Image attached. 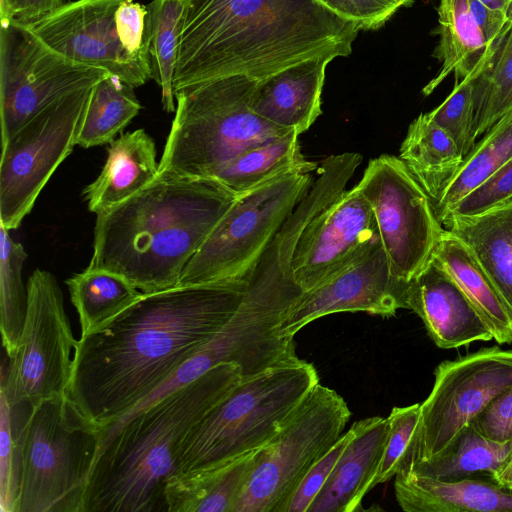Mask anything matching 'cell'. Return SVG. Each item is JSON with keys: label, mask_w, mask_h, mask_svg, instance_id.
<instances>
[{"label": "cell", "mask_w": 512, "mask_h": 512, "mask_svg": "<svg viewBox=\"0 0 512 512\" xmlns=\"http://www.w3.org/2000/svg\"><path fill=\"white\" fill-rule=\"evenodd\" d=\"M246 285H176L142 293L107 323L81 334L66 394L105 430L223 328Z\"/></svg>", "instance_id": "obj_1"}, {"label": "cell", "mask_w": 512, "mask_h": 512, "mask_svg": "<svg viewBox=\"0 0 512 512\" xmlns=\"http://www.w3.org/2000/svg\"><path fill=\"white\" fill-rule=\"evenodd\" d=\"M359 31L318 0H183L174 94L230 76L263 80L324 55L346 57Z\"/></svg>", "instance_id": "obj_2"}, {"label": "cell", "mask_w": 512, "mask_h": 512, "mask_svg": "<svg viewBox=\"0 0 512 512\" xmlns=\"http://www.w3.org/2000/svg\"><path fill=\"white\" fill-rule=\"evenodd\" d=\"M236 198L212 177L158 173L135 195L96 213L88 268L123 276L142 293L174 287Z\"/></svg>", "instance_id": "obj_3"}, {"label": "cell", "mask_w": 512, "mask_h": 512, "mask_svg": "<svg viewBox=\"0 0 512 512\" xmlns=\"http://www.w3.org/2000/svg\"><path fill=\"white\" fill-rule=\"evenodd\" d=\"M243 380L222 362L131 417L99 446L85 512H167L164 490L187 434Z\"/></svg>", "instance_id": "obj_4"}, {"label": "cell", "mask_w": 512, "mask_h": 512, "mask_svg": "<svg viewBox=\"0 0 512 512\" xmlns=\"http://www.w3.org/2000/svg\"><path fill=\"white\" fill-rule=\"evenodd\" d=\"M15 442L18 494L13 512H85L101 432L67 394L28 407Z\"/></svg>", "instance_id": "obj_5"}, {"label": "cell", "mask_w": 512, "mask_h": 512, "mask_svg": "<svg viewBox=\"0 0 512 512\" xmlns=\"http://www.w3.org/2000/svg\"><path fill=\"white\" fill-rule=\"evenodd\" d=\"M257 82L230 76L176 93L175 116L158 173L206 177L239 153L292 132L253 112Z\"/></svg>", "instance_id": "obj_6"}, {"label": "cell", "mask_w": 512, "mask_h": 512, "mask_svg": "<svg viewBox=\"0 0 512 512\" xmlns=\"http://www.w3.org/2000/svg\"><path fill=\"white\" fill-rule=\"evenodd\" d=\"M318 383L316 368L298 357L243 379L184 438L174 474L261 448Z\"/></svg>", "instance_id": "obj_7"}, {"label": "cell", "mask_w": 512, "mask_h": 512, "mask_svg": "<svg viewBox=\"0 0 512 512\" xmlns=\"http://www.w3.org/2000/svg\"><path fill=\"white\" fill-rule=\"evenodd\" d=\"M24 24L60 54L134 88L151 78L146 15L131 0H75Z\"/></svg>", "instance_id": "obj_8"}, {"label": "cell", "mask_w": 512, "mask_h": 512, "mask_svg": "<svg viewBox=\"0 0 512 512\" xmlns=\"http://www.w3.org/2000/svg\"><path fill=\"white\" fill-rule=\"evenodd\" d=\"M350 415L341 395L315 385L259 449L233 512H285L310 468L340 439Z\"/></svg>", "instance_id": "obj_9"}, {"label": "cell", "mask_w": 512, "mask_h": 512, "mask_svg": "<svg viewBox=\"0 0 512 512\" xmlns=\"http://www.w3.org/2000/svg\"><path fill=\"white\" fill-rule=\"evenodd\" d=\"M313 182L310 172L296 171L238 195L190 259L178 285L246 283L257 260Z\"/></svg>", "instance_id": "obj_10"}, {"label": "cell", "mask_w": 512, "mask_h": 512, "mask_svg": "<svg viewBox=\"0 0 512 512\" xmlns=\"http://www.w3.org/2000/svg\"><path fill=\"white\" fill-rule=\"evenodd\" d=\"M434 376L401 470L443 454L496 395L512 386V351L484 347L441 362Z\"/></svg>", "instance_id": "obj_11"}, {"label": "cell", "mask_w": 512, "mask_h": 512, "mask_svg": "<svg viewBox=\"0 0 512 512\" xmlns=\"http://www.w3.org/2000/svg\"><path fill=\"white\" fill-rule=\"evenodd\" d=\"M28 308L17 351L0 391L11 408L34 406L66 394L76 341L56 277L35 269L28 279Z\"/></svg>", "instance_id": "obj_12"}, {"label": "cell", "mask_w": 512, "mask_h": 512, "mask_svg": "<svg viewBox=\"0 0 512 512\" xmlns=\"http://www.w3.org/2000/svg\"><path fill=\"white\" fill-rule=\"evenodd\" d=\"M0 24L1 143L47 106L109 75L55 51L22 22Z\"/></svg>", "instance_id": "obj_13"}, {"label": "cell", "mask_w": 512, "mask_h": 512, "mask_svg": "<svg viewBox=\"0 0 512 512\" xmlns=\"http://www.w3.org/2000/svg\"><path fill=\"white\" fill-rule=\"evenodd\" d=\"M92 87L55 101L1 143L0 224L7 230L21 225L52 174L77 145Z\"/></svg>", "instance_id": "obj_14"}, {"label": "cell", "mask_w": 512, "mask_h": 512, "mask_svg": "<svg viewBox=\"0 0 512 512\" xmlns=\"http://www.w3.org/2000/svg\"><path fill=\"white\" fill-rule=\"evenodd\" d=\"M355 186L371 205L392 273L409 283L431 260L444 230L431 199L392 155L370 160Z\"/></svg>", "instance_id": "obj_15"}, {"label": "cell", "mask_w": 512, "mask_h": 512, "mask_svg": "<svg viewBox=\"0 0 512 512\" xmlns=\"http://www.w3.org/2000/svg\"><path fill=\"white\" fill-rule=\"evenodd\" d=\"M407 286L392 273L378 238L336 275L302 292L284 311L278 334L294 338L312 321L339 312L393 316L398 309H406Z\"/></svg>", "instance_id": "obj_16"}, {"label": "cell", "mask_w": 512, "mask_h": 512, "mask_svg": "<svg viewBox=\"0 0 512 512\" xmlns=\"http://www.w3.org/2000/svg\"><path fill=\"white\" fill-rule=\"evenodd\" d=\"M379 238L370 203L354 186L320 212L300 237L292 259L304 292L336 275Z\"/></svg>", "instance_id": "obj_17"}, {"label": "cell", "mask_w": 512, "mask_h": 512, "mask_svg": "<svg viewBox=\"0 0 512 512\" xmlns=\"http://www.w3.org/2000/svg\"><path fill=\"white\" fill-rule=\"evenodd\" d=\"M406 309L420 317L439 348L452 349L493 339L469 300L433 258L408 283Z\"/></svg>", "instance_id": "obj_18"}, {"label": "cell", "mask_w": 512, "mask_h": 512, "mask_svg": "<svg viewBox=\"0 0 512 512\" xmlns=\"http://www.w3.org/2000/svg\"><path fill=\"white\" fill-rule=\"evenodd\" d=\"M336 57L324 55L288 67L258 80L251 109L262 119L302 134L321 115V94L328 64Z\"/></svg>", "instance_id": "obj_19"}, {"label": "cell", "mask_w": 512, "mask_h": 512, "mask_svg": "<svg viewBox=\"0 0 512 512\" xmlns=\"http://www.w3.org/2000/svg\"><path fill=\"white\" fill-rule=\"evenodd\" d=\"M350 429V440L308 512L357 511L372 489L389 431L387 417L365 418Z\"/></svg>", "instance_id": "obj_20"}, {"label": "cell", "mask_w": 512, "mask_h": 512, "mask_svg": "<svg viewBox=\"0 0 512 512\" xmlns=\"http://www.w3.org/2000/svg\"><path fill=\"white\" fill-rule=\"evenodd\" d=\"M394 490L406 512H512V488L492 475L440 480L402 470L395 476Z\"/></svg>", "instance_id": "obj_21"}, {"label": "cell", "mask_w": 512, "mask_h": 512, "mask_svg": "<svg viewBox=\"0 0 512 512\" xmlns=\"http://www.w3.org/2000/svg\"><path fill=\"white\" fill-rule=\"evenodd\" d=\"M153 138L142 128L122 133L110 142L99 176L83 190L91 212L113 207L151 183L159 163Z\"/></svg>", "instance_id": "obj_22"}, {"label": "cell", "mask_w": 512, "mask_h": 512, "mask_svg": "<svg viewBox=\"0 0 512 512\" xmlns=\"http://www.w3.org/2000/svg\"><path fill=\"white\" fill-rule=\"evenodd\" d=\"M441 224L473 253L512 313V198Z\"/></svg>", "instance_id": "obj_23"}, {"label": "cell", "mask_w": 512, "mask_h": 512, "mask_svg": "<svg viewBox=\"0 0 512 512\" xmlns=\"http://www.w3.org/2000/svg\"><path fill=\"white\" fill-rule=\"evenodd\" d=\"M259 449L211 467L172 475L164 490L166 511L233 512Z\"/></svg>", "instance_id": "obj_24"}, {"label": "cell", "mask_w": 512, "mask_h": 512, "mask_svg": "<svg viewBox=\"0 0 512 512\" xmlns=\"http://www.w3.org/2000/svg\"><path fill=\"white\" fill-rule=\"evenodd\" d=\"M432 258L460 288L493 339L512 343V313L469 248L444 228Z\"/></svg>", "instance_id": "obj_25"}, {"label": "cell", "mask_w": 512, "mask_h": 512, "mask_svg": "<svg viewBox=\"0 0 512 512\" xmlns=\"http://www.w3.org/2000/svg\"><path fill=\"white\" fill-rule=\"evenodd\" d=\"M399 158L434 206L454 178L464 157L452 137L421 113L410 124Z\"/></svg>", "instance_id": "obj_26"}, {"label": "cell", "mask_w": 512, "mask_h": 512, "mask_svg": "<svg viewBox=\"0 0 512 512\" xmlns=\"http://www.w3.org/2000/svg\"><path fill=\"white\" fill-rule=\"evenodd\" d=\"M292 131L281 137L251 147L220 166L206 177H212L234 194L242 195L285 174L312 172L317 164L307 161Z\"/></svg>", "instance_id": "obj_27"}, {"label": "cell", "mask_w": 512, "mask_h": 512, "mask_svg": "<svg viewBox=\"0 0 512 512\" xmlns=\"http://www.w3.org/2000/svg\"><path fill=\"white\" fill-rule=\"evenodd\" d=\"M440 41L436 57L441 67L423 88L431 94L452 72L455 82L476 71L484 62L488 44L469 9L468 0H440L438 6Z\"/></svg>", "instance_id": "obj_28"}, {"label": "cell", "mask_w": 512, "mask_h": 512, "mask_svg": "<svg viewBox=\"0 0 512 512\" xmlns=\"http://www.w3.org/2000/svg\"><path fill=\"white\" fill-rule=\"evenodd\" d=\"M472 102L476 140L512 110V9L473 77Z\"/></svg>", "instance_id": "obj_29"}, {"label": "cell", "mask_w": 512, "mask_h": 512, "mask_svg": "<svg viewBox=\"0 0 512 512\" xmlns=\"http://www.w3.org/2000/svg\"><path fill=\"white\" fill-rule=\"evenodd\" d=\"M511 158L512 110L481 136L464 157L442 197L433 206L439 222L456 203L484 183Z\"/></svg>", "instance_id": "obj_30"}, {"label": "cell", "mask_w": 512, "mask_h": 512, "mask_svg": "<svg viewBox=\"0 0 512 512\" xmlns=\"http://www.w3.org/2000/svg\"><path fill=\"white\" fill-rule=\"evenodd\" d=\"M66 285L79 316L82 334L107 323L142 294L123 276L88 267L69 277Z\"/></svg>", "instance_id": "obj_31"}, {"label": "cell", "mask_w": 512, "mask_h": 512, "mask_svg": "<svg viewBox=\"0 0 512 512\" xmlns=\"http://www.w3.org/2000/svg\"><path fill=\"white\" fill-rule=\"evenodd\" d=\"M140 109L134 87L111 74L105 76L92 87L77 145L90 148L112 142Z\"/></svg>", "instance_id": "obj_32"}, {"label": "cell", "mask_w": 512, "mask_h": 512, "mask_svg": "<svg viewBox=\"0 0 512 512\" xmlns=\"http://www.w3.org/2000/svg\"><path fill=\"white\" fill-rule=\"evenodd\" d=\"M511 453L512 440L493 442L481 435L471 423L443 454L405 470L440 480L493 476Z\"/></svg>", "instance_id": "obj_33"}, {"label": "cell", "mask_w": 512, "mask_h": 512, "mask_svg": "<svg viewBox=\"0 0 512 512\" xmlns=\"http://www.w3.org/2000/svg\"><path fill=\"white\" fill-rule=\"evenodd\" d=\"M26 258L23 246L0 224V329L9 359L17 351L27 315L28 289L22 279Z\"/></svg>", "instance_id": "obj_34"}, {"label": "cell", "mask_w": 512, "mask_h": 512, "mask_svg": "<svg viewBox=\"0 0 512 512\" xmlns=\"http://www.w3.org/2000/svg\"><path fill=\"white\" fill-rule=\"evenodd\" d=\"M151 78L161 90L163 109L176 110L173 88L183 0H152L147 6Z\"/></svg>", "instance_id": "obj_35"}, {"label": "cell", "mask_w": 512, "mask_h": 512, "mask_svg": "<svg viewBox=\"0 0 512 512\" xmlns=\"http://www.w3.org/2000/svg\"><path fill=\"white\" fill-rule=\"evenodd\" d=\"M477 71V70H476ZM455 82L449 96L428 117L454 140L463 157L476 143L473 124L472 80L476 73Z\"/></svg>", "instance_id": "obj_36"}, {"label": "cell", "mask_w": 512, "mask_h": 512, "mask_svg": "<svg viewBox=\"0 0 512 512\" xmlns=\"http://www.w3.org/2000/svg\"><path fill=\"white\" fill-rule=\"evenodd\" d=\"M420 418V404L394 407L387 417L389 431L372 489L391 480L403 468Z\"/></svg>", "instance_id": "obj_37"}, {"label": "cell", "mask_w": 512, "mask_h": 512, "mask_svg": "<svg viewBox=\"0 0 512 512\" xmlns=\"http://www.w3.org/2000/svg\"><path fill=\"white\" fill-rule=\"evenodd\" d=\"M0 402V504L2 512H13L18 494V469L11 407L1 391Z\"/></svg>", "instance_id": "obj_38"}, {"label": "cell", "mask_w": 512, "mask_h": 512, "mask_svg": "<svg viewBox=\"0 0 512 512\" xmlns=\"http://www.w3.org/2000/svg\"><path fill=\"white\" fill-rule=\"evenodd\" d=\"M338 16L355 23L360 30L384 25L402 6L413 0H318Z\"/></svg>", "instance_id": "obj_39"}, {"label": "cell", "mask_w": 512, "mask_h": 512, "mask_svg": "<svg viewBox=\"0 0 512 512\" xmlns=\"http://www.w3.org/2000/svg\"><path fill=\"white\" fill-rule=\"evenodd\" d=\"M351 434V429L343 433L331 449L310 468L290 498L285 512H308L328 480L337 460L350 440Z\"/></svg>", "instance_id": "obj_40"}, {"label": "cell", "mask_w": 512, "mask_h": 512, "mask_svg": "<svg viewBox=\"0 0 512 512\" xmlns=\"http://www.w3.org/2000/svg\"><path fill=\"white\" fill-rule=\"evenodd\" d=\"M511 198L512 158L484 183L456 203L444 218L449 215L479 213Z\"/></svg>", "instance_id": "obj_41"}, {"label": "cell", "mask_w": 512, "mask_h": 512, "mask_svg": "<svg viewBox=\"0 0 512 512\" xmlns=\"http://www.w3.org/2000/svg\"><path fill=\"white\" fill-rule=\"evenodd\" d=\"M485 438L505 443L512 440V386L496 395L472 422Z\"/></svg>", "instance_id": "obj_42"}, {"label": "cell", "mask_w": 512, "mask_h": 512, "mask_svg": "<svg viewBox=\"0 0 512 512\" xmlns=\"http://www.w3.org/2000/svg\"><path fill=\"white\" fill-rule=\"evenodd\" d=\"M468 5L489 46L502 31L509 14L493 9L479 0H468Z\"/></svg>", "instance_id": "obj_43"}, {"label": "cell", "mask_w": 512, "mask_h": 512, "mask_svg": "<svg viewBox=\"0 0 512 512\" xmlns=\"http://www.w3.org/2000/svg\"><path fill=\"white\" fill-rule=\"evenodd\" d=\"M63 3V0H15L8 19L28 23L53 11Z\"/></svg>", "instance_id": "obj_44"}, {"label": "cell", "mask_w": 512, "mask_h": 512, "mask_svg": "<svg viewBox=\"0 0 512 512\" xmlns=\"http://www.w3.org/2000/svg\"><path fill=\"white\" fill-rule=\"evenodd\" d=\"M493 476L499 484L512 488V453Z\"/></svg>", "instance_id": "obj_45"}, {"label": "cell", "mask_w": 512, "mask_h": 512, "mask_svg": "<svg viewBox=\"0 0 512 512\" xmlns=\"http://www.w3.org/2000/svg\"><path fill=\"white\" fill-rule=\"evenodd\" d=\"M489 7L509 14L512 9V0H479Z\"/></svg>", "instance_id": "obj_46"}, {"label": "cell", "mask_w": 512, "mask_h": 512, "mask_svg": "<svg viewBox=\"0 0 512 512\" xmlns=\"http://www.w3.org/2000/svg\"><path fill=\"white\" fill-rule=\"evenodd\" d=\"M15 0H0V17L8 18Z\"/></svg>", "instance_id": "obj_47"}, {"label": "cell", "mask_w": 512, "mask_h": 512, "mask_svg": "<svg viewBox=\"0 0 512 512\" xmlns=\"http://www.w3.org/2000/svg\"><path fill=\"white\" fill-rule=\"evenodd\" d=\"M251 278H254V277H251ZM250 279V278H249ZM259 279V278H257ZM262 280V279H261ZM265 281V280H264ZM267 282V281H266ZM271 284V283H270ZM274 285V284H273ZM282 287V286H281ZM288 288H297V287H288Z\"/></svg>", "instance_id": "obj_48"}]
</instances>
